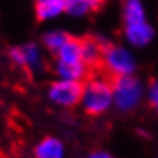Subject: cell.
I'll list each match as a JSON object with an SVG mask.
<instances>
[{"instance_id":"6da1fadb","label":"cell","mask_w":158,"mask_h":158,"mask_svg":"<svg viewBox=\"0 0 158 158\" xmlns=\"http://www.w3.org/2000/svg\"><path fill=\"white\" fill-rule=\"evenodd\" d=\"M112 92L114 86L106 78L97 74H91L85 81V91L81 97L85 110L89 115H98L105 112L112 102Z\"/></svg>"},{"instance_id":"7a4b0ae2","label":"cell","mask_w":158,"mask_h":158,"mask_svg":"<svg viewBox=\"0 0 158 158\" xmlns=\"http://www.w3.org/2000/svg\"><path fill=\"white\" fill-rule=\"evenodd\" d=\"M102 66L105 68L114 78L120 80L121 77L129 75L134 71L135 63H134L132 55L127 52L126 49L115 48V46L110 45V48L105 54V58L102 61Z\"/></svg>"},{"instance_id":"3957f363","label":"cell","mask_w":158,"mask_h":158,"mask_svg":"<svg viewBox=\"0 0 158 158\" xmlns=\"http://www.w3.org/2000/svg\"><path fill=\"white\" fill-rule=\"evenodd\" d=\"M114 95H115V103L120 109L129 110L138 103L141 97V85L138 83L137 78L124 75L115 83Z\"/></svg>"},{"instance_id":"277c9868","label":"cell","mask_w":158,"mask_h":158,"mask_svg":"<svg viewBox=\"0 0 158 158\" xmlns=\"http://www.w3.org/2000/svg\"><path fill=\"white\" fill-rule=\"evenodd\" d=\"M83 91H85V83L63 80V81H55L51 85L49 97L57 105L74 106L81 100Z\"/></svg>"},{"instance_id":"5b68a950","label":"cell","mask_w":158,"mask_h":158,"mask_svg":"<svg viewBox=\"0 0 158 158\" xmlns=\"http://www.w3.org/2000/svg\"><path fill=\"white\" fill-rule=\"evenodd\" d=\"M126 37L129 39L132 45L143 46V45H148L151 39L154 37V29L148 22L126 25Z\"/></svg>"},{"instance_id":"8992f818","label":"cell","mask_w":158,"mask_h":158,"mask_svg":"<svg viewBox=\"0 0 158 158\" xmlns=\"http://www.w3.org/2000/svg\"><path fill=\"white\" fill-rule=\"evenodd\" d=\"M66 12V0H37L35 15L40 22L51 20Z\"/></svg>"},{"instance_id":"52a82bcc","label":"cell","mask_w":158,"mask_h":158,"mask_svg":"<svg viewBox=\"0 0 158 158\" xmlns=\"http://www.w3.org/2000/svg\"><path fill=\"white\" fill-rule=\"evenodd\" d=\"M57 61H63V63L83 61V58H81V39L69 35L68 42L57 52Z\"/></svg>"},{"instance_id":"ba28073f","label":"cell","mask_w":158,"mask_h":158,"mask_svg":"<svg viewBox=\"0 0 158 158\" xmlns=\"http://www.w3.org/2000/svg\"><path fill=\"white\" fill-rule=\"evenodd\" d=\"M105 0H66V12L74 17H81L97 11Z\"/></svg>"},{"instance_id":"9c48e42d","label":"cell","mask_w":158,"mask_h":158,"mask_svg":"<svg viewBox=\"0 0 158 158\" xmlns=\"http://www.w3.org/2000/svg\"><path fill=\"white\" fill-rule=\"evenodd\" d=\"M123 17H124V25L146 22V12L141 0H124Z\"/></svg>"},{"instance_id":"30bf717a","label":"cell","mask_w":158,"mask_h":158,"mask_svg":"<svg viewBox=\"0 0 158 158\" xmlns=\"http://www.w3.org/2000/svg\"><path fill=\"white\" fill-rule=\"evenodd\" d=\"M11 57L15 60V63L28 68H34L39 63V49L34 45L28 46H20V48H12Z\"/></svg>"},{"instance_id":"8fae6325","label":"cell","mask_w":158,"mask_h":158,"mask_svg":"<svg viewBox=\"0 0 158 158\" xmlns=\"http://www.w3.org/2000/svg\"><path fill=\"white\" fill-rule=\"evenodd\" d=\"M35 158H63V144L57 138L48 137L35 148Z\"/></svg>"},{"instance_id":"7c38bea8","label":"cell","mask_w":158,"mask_h":158,"mask_svg":"<svg viewBox=\"0 0 158 158\" xmlns=\"http://www.w3.org/2000/svg\"><path fill=\"white\" fill-rule=\"evenodd\" d=\"M68 39H69V34L57 31V32H49V34H46L43 40H45V45H46L52 52L57 54L58 49L68 42Z\"/></svg>"},{"instance_id":"4fadbf2b","label":"cell","mask_w":158,"mask_h":158,"mask_svg":"<svg viewBox=\"0 0 158 158\" xmlns=\"http://www.w3.org/2000/svg\"><path fill=\"white\" fill-rule=\"evenodd\" d=\"M149 102L151 106L158 112V81H151V91H149Z\"/></svg>"},{"instance_id":"5bb4252c","label":"cell","mask_w":158,"mask_h":158,"mask_svg":"<svg viewBox=\"0 0 158 158\" xmlns=\"http://www.w3.org/2000/svg\"><path fill=\"white\" fill-rule=\"evenodd\" d=\"M91 158H110V157H109L107 154H105V152H95Z\"/></svg>"}]
</instances>
